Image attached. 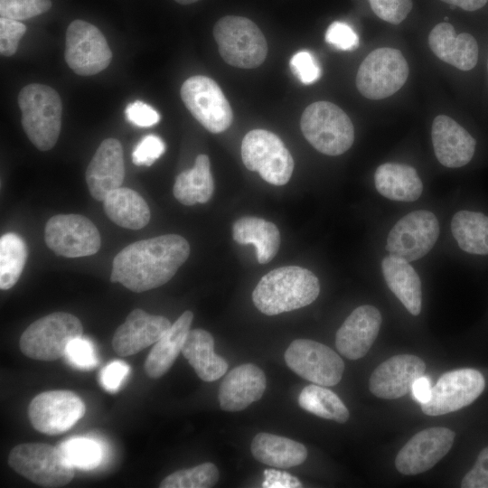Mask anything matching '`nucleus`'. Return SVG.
<instances>
[{
	"mask_svg": "<svg viewBox=\"0 0 488 488\" xmlns=\"http://www.w3.org/2000/svg\"><path fill=\"white\" fill-rule=\"evenodd\" d=\"M189 255L190 245L180 235L138 240L116 255L110 280L136 293L156 288L175 275Z\"/></svg>",
	"mask_w": 488,
	"mask_h": 488,
	"instance_id": "obj_1",
	"label": "nucleus"
},
{
	"mask_svg": "<svg viewBox=\"0 0 488 488\" xmlns=\"http://www.w3.org/2000/svg\"><path fill=\"white\" fill-rule=\"evenodd\" d=\"M319 293V280L312 271L286 266L263 276L252 292V300L261 313L276 315L312 304Z\"/></svg>",
	"mask_w": 488,
	"mask_h": 488,
	"instance_id": "obj_2",
	"label": "nucleus"
},
{
	"mask_svg": "<svg viewBox=\"0 0 488 488\" xmlns=\"http://www.w3.org/2000/svg\"><path fill=\"white\" fill-rule=\"evenodd\" d=\"M23 128L33 145L41 151L52 149L60 136L62 105L52 88L32 83L18 94Z\"/></svg>",
	"mask_w": 488,
	"mask_h": 488,
	"instance_id": "obj_3",
	"label": "nucleus"
},
{
	"mask_svg": "<svg viewBox=\"0 0 488 488\" xmlns=\"http://www.w3.org/2000/svg\"><path fill=\"white\" fill-rule=\"evenodd\" d=\"M300 127L314 148L327 155H339L353 144L354 128L348 115L329 101H317L304 110Z\"/></svg>",
	"mask_w": 488,
	"mask_h": 488,
	"instance_id": "obj_4",
	"label": "nucleus"
},
{
	"mask_svg": "<svg viewBox=\"0 0 488 488\" xmlns=\"http://www.w3.org/2000/svg\"><path fill=\"white\" fill-rule=\"evenodd\" d=\"M213 36L221 58L231 66L252 69L266 59V38L249 18L236 15L221 17L213 27Z\"/></svg>",
	"mask_w": 488,
	"mask_h": 488,
	"instance_id": "obj_5",
	"label": "nucleus"
},
{
	"mask_svg": "<svg viewBox=\"0 0 488 488\" xmlns=\"http://www.w3.org/2000/svg\"><path fill=\"white\" fill-rule=\"evenodd\" d=\"M83 328L75 315L55 312L31 324L20 337L21 352L38 361H54L65 355L69 343L82 335Z\"/></svg>",
	"mask_w": 488,
	"mask_h": 488,
	"instance_id": "obj_6",
	"label": "nucleus"
},
{
	"mask_svg": "<svg viewBox=\"0 0 488 488\" xmlns=\"http://www.w3.org/2000/svg\"><path fill=\"white\" fill-rule=\"evenodd\" d=\"M8 464L20 475L43 487L63 486L75 474V468L61 450L44 443L15 446L9 454Z\"/></svg>",
	"mask_w": 488,
	"mask_h": 488,
	"instance_id": "obj_7",
	"label": "nucleus"
},
{
	"mask_svg": "<svg viewBox=\"0 0 488 488\" xmlns=\"http://www.w3.org/2000/svg\"><path fill=\"white\" fill-rule=\"evenodd\" d=\"M241 157L249 170L258 172L263 180L274 185L286 184L294 170L293 157L283 141L265 129H253L246 134Z\"/></svg>",
	"mask_w": 488,
	"mask_h": 488,
	"instance_id": "obj_8",
	"label": "nucleus"
},
{
	"mask_svg": "<svg viewBox=\"0 0 488 488\" xmlns=\"http://www.w3.org/2000/svg\"><path fill=\"white\" fill-rule=\"evenodd\" d=\"M408 72V64L399 50L378 48L361 63L356 87L369 99H382L393 95L405 84Z\"/></svg>",
	"mask_w": 488,
	"mask_h": 488,
	"instance_id": "obj_9",
	"label": "nucleus"
},
{
	"mask_svg": "<svg viewBox=\"0 0 488 488\" xmlns=\"http://www.w3.org/2000/svg\"><path fill=\"white\" fill-rule=\"evenodd\" d=\"M180 94L187 109L208 131L217 134L230 127L231 107L212 79L202 75L190 77L183 83Z\"/></svg>",
	"mask_w": 488,
	"mask_h": 488,
	"instance_id": "obj_10",
	"label": "nucleus"
},
{
	"mask_svg": "<svg viewBox=\"0 0 488 488\" xmlns=\"http://www.w3.org/2000/svg\"><path fill=\"white\" fill-rule=\"evenodd\" d=\"M285 361L298 376L321 386L336 385L344 371L343 361L333 350L308 339L294 340L285 352Z\"/></svg>",
	"mask_w": 488,
	"mask_h": 488,
	"instance_id": "obj_11",
	"label": "nucleus"
},
{
	"mask_svg": "<svg viewBox=\"0 0 488 488\" xmlns=\"http://www.w3.org/2000/svg\"><path fill=\"white\" fill-rule=\"evenodd\" d=\"M44 240L57 256L80 258L99 250L101 239L97 227L80 214H58L45 225Z\"/></svg>",
	"mask_w": 488,
	"mask_h": 488,
	"instance_id": "obj_12",
	"label": "nucleus"
},
{
	"mask_svg": "<svg viewBox=\"0 0 488 488\" xmlns=\"http://www.w3.org/2000/svg\"><path fill=\"white\" fill-rule=\"evenodd\" d=\"M64 58L76 74L91 76L109 65L112 52L99 29L78 19L67 28Z\"/></svg>",
	"mask_w": 488,
	"mask_h": 488,
	"instance_id": "obj_13",
	"label": "nucleus"
},
{
	"mask_svg": "<svg viewBox=\"0 0 488 488\" xmlns=\"http://www.w3.org/2000/svg\"><path fill=\"white\" fill-rule=\"evenodd\" d=\"M436 215L426 210L414 211L396 222L390 230L386 249L390 255L408 262L426 256L439 236Z\"/></svg>",
	"mask_w": 488,
	"mask_h": 488,
	"instance_id": "obj_14",
	"label": "nucleus"
},
{
	"mask_svg": "<svg viewBox=\"0 0 488 488\" xmlns=\"http://www.w3.org/2000/svg\"><path fill=\"white\" fill-rule=\"evenodd\" d=\"M84 414V402L70 390L42 392L32 399L28 407V416L33 428L47 435L68 431Z\"/></svg>",
	"mask_w": 488,
	"mask_h": 488,
	"instance_id": "obj_15",
	"label": "nucleus"
},
{
	"mask_svg": "<svg viewBox=\"0 0 488 488\" xmlns=\"http://www.w3.org/2000/svg\"><path fill=\"white\" fill-rule=\"evenodd\" d=\"M483 374L474 369H459L443 374L432 387L429 399L420 404L428 416L456 411L474 401L484 389Z\"/></svg>",
	"mask_w": 488,
	"mask_h": 488,
	"instance_id": "obj_16",
	"label": "nucleus"
},
{
	"mask_svg": "<svg viewBox=\"0 0 488 488\" xmlns=\"http://www.w3.org/2000/svg\"><path fill=\"white\" fill-rule=\"evenodd\" d=\"M455 433L446 427L426 428L413 436L396 456L397 470L415 475L432 468L450 450Z\"/></svg>",
	"mask_w": 488,
	"mask_h": 488,
	"instance_id": "obj_17",
	"label": "nucleus"
},
{
	"mask_svg": "<svg viewBox=\"0 0 488 488\" xmlns=\"http://www.w3.org/2000/svg\"><path fill=\"white\" fill-rule=\"evenodd\" d=\"M425 370L424 361L416 355H394L373 371L369 389L378 398L399 399L411 390L414 381L424 375Z\"/></svg>",
	"mask_w": 488,
	"mask_h": 488,
	"instance_id": "obj_18",
	"label": "nucleus"
},
{
	"mask_svg": "<svg viewBox=\"0 0 488 488\" xmlns=\"http://www.w3.org/2000/svg\"><path fill=\"white\" fill-rule=\"evenodd\" d=\"M382 317L373 305L355 308L338 329L335 345L349 360L362 358L371 349L379 333Z\"/></svg>",
	"mask_w": 488,
	"mask_h": 488,
	"instance_id": "obj_19",
	"label": "nucleus"
},
{
	"mask_svg": "<svg viewBox=\"0 0 488 488\" xmlns=\"http://www.w3.org/2000/svg\"><path fill=\"white\" fill-rule=\"evenodd\" d=\"M85 177L89 193L97 201H104L109 192L121 187L125 164L123 148L117 139L102 141L87 167Z\"/></svg>",
	"mask_w": 488,
	"mask_h": 488,
	"instance_id": "obj_20",
	"label": "nucleus"
},
{
	"mask_svg": "<svg viewBox=\"0 0 488 488\" xmlns=\"http://www.w3.org/2000/svg\"><path fill=\"white\" fill-rule=\"evenodd\" d=\"M169 320L134 309L116 330L112 346L120 356H129L155 343L170 328Z\"/></svg>",
	"mask_w": 488,
	"mask_h": 488,
	"instance_id": "obj_21",
	"label": "nucleus"
},
{
	"mask_svg": "<svg viewBox=\"0 0 488 488\" xmlns=\"http://www.w3.org/2000/svg\"><path fill=\"white\" fill-rule=\"evenodd\" d=\"M431 137L436 157L444 166L458 168L472 160L476 141L450 117L438 115L435 117Z\"/></svg>",
	"mask_w": 488,
	"mask_h": 488,
	"instance_id": "obj_22",
	"label": "nucleus"
},
{
	"mask_svg": "<svg viewBox=\"0 0 488 488\" xmlns=\"http://www.w3.org/2000/svg\"><path fill=\"white\" fill-rule=\"evenodd\" d=\"M266 389L263 371L252 363L241 364L232 369L223 379L219 389V401L225 411L245 409L260 399Z\"/></svg>",
	"mask_w": 488,
	"mask_h": 488,
	"instance_id": "obj_23",
	"label": "nucleus"
},
{
	"mask_svg": "<svg viewBox=\"0 0 488 488\" xmlns=\"http://www.w3.org/2000/svg\"><path fill=\"white\" fill-rule=\"evenodd\" d=\"M431 51L441 61L459 69L470 70L478 61V44L467 33H455L452 24L440 23L428 35Z\"/></svg>",
	"mask_w": 488,
	"mask_h": 488,
	"instance_id": "obj_24",
	"label": "nucleus"
},
{
	"mask_svg": "<svg viewBox=\"0 0 488 488\" xmlns=\"http://www.w3.org/2000/svg\"><path fill=\"white\" fill-rule=\"evenodd\" d=\"M193 319L192 312H183L155 343L145 361V371L152 379L164 376L182 352Z\"/></svg>",
	"mask_w": 488,
	"mask_h": 488,
	"instance_id": "obj_25",
	"label": "nucleus"
},
{
	"mask_svg": "<svg viewBox=\"0 0 488 488\" xmlns=\"http://www.w3.org/2000/svg\"><path fill=\"white\" fill-rule=\"evenodd\" d=\"M382 275L389 290L413 315H418L422 305L420 278L409 262L393 256L381 261Z\"/></svg>",
	"mask_w": 488,
	"mask_h": 488,
	"instance_id": "obj_26",
	"label": "nucleus"
},
{
	"mask_svg": "<svg viewBox=\"0 0 488 488\" xmlns=\"http://www.w3.org/2000/svg\"><path fill=\"white\" fill-rule=\"evenodd\" d=\"M375 188L382 196L399 202H414L423 191L416 169L399 163H385L374 173Z\"/></svg>",
	"mask_w": 488,
	"mask_h": 488,
	"instance_id": "obj_27",
	"label": "nucleus"
},
{
	"mask_svg": "<svg viewBox=\"0 0 488 488\" xmlns=\"http://www.w3.org/2000/svg\"><path fill=\"white\" fill-rule=\"evenodd\" d=\"M182 353L204 381L211 382L223 376L228 362L214 352V340L203 329L190 330L183 343Z\"/></svg>",
	"mask_w": 488,
	"mask_h": 488,
	"instance_id": "obj_28",
	"label": "nucleus"
},
{
	"mask_svg": "<svg viewBox=\"0 0 488 488\" xmlns=\"http://www.w3.org/2000/svg\"><path fill=\"white\" fill-rule=\"evenodd\" d=\"M250 449L258 462L282 469L299 465L307 457V450L303 444L269 433L257 434Z\"/></svg>",
	"mask_w": 488,
	"mask_h": 488,
	"instance_id": "obj_29",
	"label": "nucleus"
},
{
	"mask_svg": "<svg viewBox=\"0 0 488 488\" xmlns=\"http://www.w3.org/2000/svg\"><path fill=\"white\" fill-rule=\"evenodd\" d=\"M233 239L239 244H252L256 248L258 263H268L277 255L280 246L277 227L258 217H242L232 226Z\"/></svg>",
	"mask_w": 488,
	"mask_h": 488,
	"instance_id": "obj_30",
	"label": "nucleus"
},
{
	"mask_svg": "<svg viewBox=\"0 0 488 488\" xmlns=\"http://www.w3.org/2000/svg\"><path fill=\"white\" fill-rule=\"evenodd\" d=\"M104 211L117 225L129 230H140L150 220L145 201L134 190L119 187L109 192L103 201Z\"/></svg>",
	"mask_w": 488,
	"mask_h": 488,
	"instance_id": "obj_31",
	"label": "nucleus"
},
{
	"mask_svg": "<svg viewBox=\"0 0 488 488\" xmlns=\"http://www.w3.org/2000/svg\"><path fill=\"white\" fill-rule=\"evenodd\" d=\"M213 191L214 183L210 160L206 155H199L193 167L176 177L173 188L175 199L187 206L207 202Z\"/></svg>",
	"mask_w": 488,
	"mask_h": 488,
	"instance_id": "obj_32",
	"label": "nucleus"
},
{
	"mask_svg": "<svg viewBox=\"0 0 488 488\" xmlns=\"http://www.w3.org/2000/svg\"><path fill=\"white\" fill-rule=\"evenodd\" d=\"M451 231L459 248L470 254L488 255V216L460 211L451 221Z\"/></svg>",
	"mask_w": 488,
	"mask_h": 488,
	"instance_id": "obj_33",
	"label": "nucleus"
},
{
	"mask_svg": "<svg viewBox=\"0 0 488 488\" xmlns=\"http://www.w3.org/2000/svg\"><path fill=\"white\" fill-rule=\"evenodd\" d=\"M299 406L317 417L344 423L349 418V410L342 399L324 386L311 384L305 387L298 397Z\"/></svg>",
	"mask_w": 488,
	"mask_h": 488,
	"instance_id": "obj_34",
	"label": "nucleus"
},
{
	"mask_svg": "<svg viewBox=\"0 0 488 488\" xmlns=\"http://www.w3.org/2000/svg\"><path fill=\"white\" fill-rule=\"evenodd\" d=\"M26 245L15 233L4 234L0 239V288L6 290L18 281L25 261Z\"/></svg>",
	"mask_w": 488,
	"mask_h": 488,
	"instance_id": "obj_35",
	"label": "nucleus"
},
{
	"mask_svg": "<svg viewBox=\"0 0 488 488\" xmlns=\"http://www.w3.org/2000/svg\"><path fill=\"white\" fill-rule=\"evenodd\" d=\"M67 461L80 470L97 468L103 461L104 449L102 445L89 437H72L58 446Z\"/></svg>",
	"mask_w": 488,
	"mask_h": 488,
	"instance_id": "obj_36",
	"label": "nucleus"
},
{
	"mask_svg": "<svg viewBox=\"0 0 488 488\" xmlns=\"http://www.w3.org/2000/svg\"><path fill=\"white\" fill-rule=\"evenodd\" d=\"M219 480V470L212 463H203L192 468L183 469L166 476L161 488H210Z\"/></svg>",
	"mask_w": 488,
	"mask_h": 488,
	"instance_id": "obj_37",
	"label": "nucleus"
},
{
	"mask_svg": "<svg viewBox=\"0 0 488 488\" xmlns=\"http://www.w3.org/2000/svg\"><path fill=\"white\" fill-rule=\"evenodd\" d=\"M51 7V0H0V15L21 21L46 13Z\"/></svg>",
	"mask_w": 488,
	"mask_h": 488,
	"instance_id": "obj_38",
	"label": "nucleus"
},
{
	"mask_svg": "<svg viewBox=\"0 0 488 488\" xmlns=\"http://www.w3.org/2000/svg\"><path fill=\"white\" fill-rule=\"evenodd\" d=\"M64 356L71 366L80 370H91L99 363L93 343L82 335L69 343Z\"/></svg>",
	"mask_w": 488,
	"mask_h": 488,
	"instance_id": "obj_39",
	"label": "nucleus"
},
{
	"mask_svg": "<svg viewBox=\"0 0 488 488\" xmlns=\"http://www.w3.org/2000/svg\"><path fill=\"white\" fill-rule=\"evenodd\" d=\"M373 13L392 24L400 23L412 9V0H369Z\"/></svg>",
	"mask_w": 488,
	"mask_h": 488,
	"instance_id": "obj_40",
	"label": "nucleus"
},
{
	"mask_svg": "<svg viewBox=\"0 0 488 488\" xmlns=\"http://www.w3.org/2000/svg\"><path fill=\"white\" fill-rule=\"evenodd\" d=\"M289 65L292 72L304 84H312L321 76L319 64L308 51H300L294 54Z\"/></svg>",
	"mask_w": 488,
	"mask_h": 488,
	"instance_id": "obj_41",
	"label": "nucleus"
},
{
	"mask_svg": "<svg viewBox=\"0 0 488 488\" xmlns=\"http://www.w3.org/2000/svg\"><path fill=\"white\" fill-rule=\"evenodd\" d=\"M165 150L164 141L155 135L144 136L132 153L133 163L136 165H152Z\"/></svg>",
	"mask_w": 488,
	"mask_h": 488,
	"instance_id": "obj_42",
	"label": "nucleus"
},
{
	"mask_svg": "<svg viewBox=\"0 0 488 488\" xmlns=\"http://www.w3.org/2000/svg\"><path fill=\"white\" fill-rule=\"evenodd\" d=\"M25 31L26 26L20 21L0 18V52L3 56H12L16 52Z\"/></svg>",
	"mask_w": 488,
	"mask_h": 488,
	"instance_id": "obj_43",
	"label": "nucleus"
},
{
	"mask_svg": "<svg viewBox=\"0 0 488 488\" xmlns=\"http://www.w3.org/2000/svg\"><path fill=\"white\" fill-rule=\"evenodd\" d=\"M325 41L343 51H352L359 45V37L347 23L340 21L332 23L326 30Z\"/></svg>",
	"mask_w": 488,
	"mask_h": 488,
	"instance_id": "obj_44",
	"label": "nucleus"
},
{
	"mask_svg": "<svg viewBox=\"0 0 488 488\" xmlns=\"http://www.w3.org/2000/svg\"><path fill=\"white\" fill-rule=\"evenodd\" d=\"M129 369L123 361L109 362L99 372L100 385L108 392L117 391L127 378Z\"/></svg>",
	"mask_w": 488,
	"mask_h": 488,
	"instance_id": "obj_45",
	"label": "nucleus"
},
{
	"mask_svg": "<svg viewBox=\"0 0 488 488\" xmlns=\"http://www.w3.org/2000/svg\"><path fill=\"white\" fill-rule=\"evenodd\" d=\"M125 114L129 122L141 127H152L160 120L158 112L141 100H136L128 104L125 109Z\"/></svg>",
	"mask_w": 488,
	"mask_h": 488,
	"instance_id": "obj_46",
	"label": "nucleus"
},
{
	"mask_svg": "<svg viewBox=\"0 0 488 488\" xmlns=\"http://www.w3.org/2000/svg\"><path fill=\"white\" fill-rule=\"evenodd\" d=\"M463 488H488V446L478 455L473 468L461 482Z\"/></svg>",
	"mask_w": 488,
	"mask_h": 488,
	"instance_id": "obj_47",
	"label": "nucleus"
},
{
	"mask_svg": "<svg viewBox=\"0 0 488 488\" xmlns=\"http://www.w3.org/2000/svg\"><path fill=\"white\" fill-rule=\"evenodd\" d=\"M267 481L264 483V486L267 487H299L301 483L299 481L288 474L279 473L277 471H266Z\"/></svg>",
	"mask_w": 488,
	"mask_h": 488,
	"instance_id": "obj_48",
	"label": "nucleus"
},
{
	"mask_svg": "<svg viewBox=\"0 0 488 488\" xmlns=\"http://www.w3.org/2000/svg\"><path fill=\"white\" fill-rule=\"evenodd\" d=\"M431 391L432 386L430 380L424 375L417 379L411 387L413 398L420 404L425 403L429 399Z\"/></svg>",
	"mask_w": 488,
	"mask_h": 488,
	"instance_id": "obj_49",
	"label": "nucleus"
},
{
	"mask_svg": "<svg viewBox=\"0 0 488 488\" xmlns=\"http://www.w3.org/2000/svg\"><path fill=\"white\" fill-rule=\"evenodd\" d=\"M465 11H475L485 5L488 0H441Z\"/></svg>",
	"mask_w": 488,
	"mask_h": 488,
	"instance_id": "obj_50",
	"label": "nucleus"
},
{
	"mask_svg": "<svg viewBox=\"0 0 488 488\" xmlns=\"http://www.w3.org/2000/svg\"><path fill=\"white\" fill-rule=\"evenodd\" d=\"M181 5H189L197 2L198 0H174Z\"/></svg>",
	"mask_w": 488,
	"mask_h": 488,
	"instance_id": "obj_51",
	"label": "nucleus"
},
{
	"mask_svg": "<svg viewBox=\"0 0 488 488\" xmlns=\"http://www.w3.org/2000/svg\"><path fill=\"white\" fill-rule=\"evenodd\" d=\"M487 70H488V61H487Z\"/></svg>",
	"mask_w": 488,
	"mask_h": 488,
	"instance_id": "obj_52",
	"label": "nucleus"
}]
</instances>
